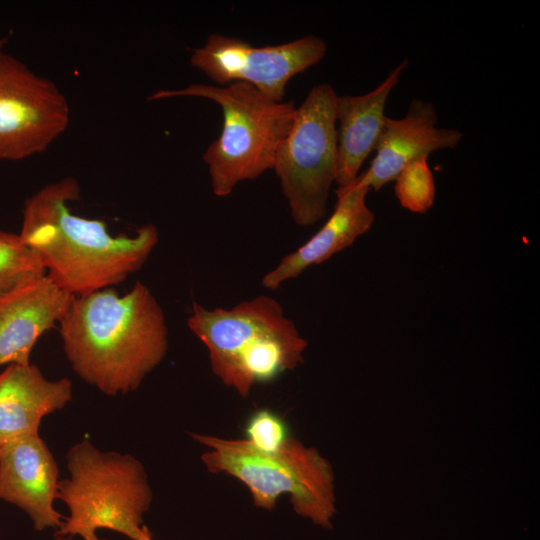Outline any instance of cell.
I'll return each mask as SVG.
<instances>
[{"label": "cell", "instance_id": "1", "mask_svg": "<svg viewBox=\"0 0 540 540\" xmlns=\"http://www.w3.org/2000/svg\"><path fill=\"white\" fill-rule=\"evenodd\" d=\"M58 324L73 371L109 396L135 391L168 351L163 309L140 281L123 296L106 288L74 297Z\"/></svg>", "mask_w": 540, "mask_h": 540}, {"label": "cell", "instance_id": "2", "mask_svg": "<svg viewBox=\"0 0 540 540\" xmlns=\"http://www.w3.org/2000/svg\"><path fill=\"white\" fill-rule=\"evenodd\" d=\"M79 198L74 178L44 186L26 200L19 234L39 255L46 276L75 297L126 280L141 269L159 240L152 224L133 236L111 235L105 222L71 212L69 203Z\"/></svg>", "mask_w": 540, "mask_h": 540}, {"label": "cell", "instance_id": "3", "mask_svg": "<svg viewBox=\"0 0 540 540\" xmlns=\"http://www.w3.org/2000/svg\"><path fill=\"white\" fill-rule=\"evenodd\" d=\"M187 326L207 348L214 375L242 397L303 361L308 342L274 298L208 309L193 302Z\"/></svg>", "mask_w": 540, "mask_h": 540}, {"label": "cell", "instance_id": "4", "mask_svg": "<svg viewBox=\"0 0 540 540\" xmlns=\"http://www.w3.org/2000/svg\"><path fill=\"white\" fill-rule=\"evenodd\" d=\"M190 435L207 448L201 456L207 470L241 481L254 506L272 510L282 495H288L296 514L321 528L332 527L336 514L334 471L316 448L291 436L279 450L265 452L245 438Z\"/></svg>", "mask_w": 540, "mask_h": 540}, {"label": "cell", "instance_id": "5", "mask_svg": "<svg viewBox=\"0 0 540 540\" xmlns=\"http://www.w3.org/2000/svg\"><path fill=\"white\" fill-rule=\"evenodd\" d=\"M69 478L59 481L57 499L69 510L55 536L106 540L97 530L108 529L131 540L144 532V515L153 493L141 461L131 454L102 451L88 438L66 454Z\"/></svg>", "mask_w": 540, "mask_h": 540}, {"label": "cell", "instance_id": "6", "mask_svg": "<svg viewBox=\"0 0 540 540\" xmlns=\"http://www.w3.org/2000/svg\"><path fill=\"white\" fill-rule=\"evenodd\" d=\"M176 96L209 99L222 110L221 134L203 155L216 196H228L238 183L273 169L277 149L294 121L293 101H274L245 82L191 84L180 90L156 91L149 100Z\"/></svg>", "mask_w": 540, "mask_h": 540}, {"label": "cell", "instance_id": "7", "mask_svg": "<svg viewBox=\"0 0 540 540\" xmlns=\"http://www.w3.org/2000/svg\"><path fill=\"white\" fill-rule=\"evenodd\" d=\"M337 97L330 84L315 85L277 149L273 169L299 226L315 224L327 211L337 169Z\"/></svg>", "mask_w": 540, "mask_h": 540}, {"label": "cell", "instance_id": "8", "mask_svg": "<svg viewBox=\"0 0 540 540\" xmlns=\"http://www.w3.org/2000/svg\"><path fill=\"white\" fill-rule=\"evenodd\" d=\"M68 123V102L56 85L0 50V160L43 152Z\"/></svg>", "mask_w": 540, "mask_h": 540}, {"label": "cell", "instance_id": "9", "mask_svg": "<svg viewBox=\"0 0 540 540\" xmlns=\"http://www.w3.org/2000/svg\"><path fill=\"white\" fill-rule=\"evenodd\" d=\"M326 50L325 41L314 35L279 45L254 47L238 38L211 34L203 46L193 51L190 62L218 86L245 82L266 97L281 102L289 80L320 62Z\"/></svg>", "mask_w": 540, "mask_h": 540}, {"label": "cell", "instance_id": "10", "mask_svg": "<svg viewBox=\"0 0 540 540\" xmlns=\"http://www.w3.org/2000/svg\"><path fill=\"white\" fill-rule=\"evenodd\" d=\"M59 481L57 462L39 433L0 447V500L23 510L37 531L58 529L64 519L54 508Z\"/></svg>", "mask_w": 540, "mask_h": 540}, {"label": "cell", "instance_id": "11", "mask_svg": "<svg viewBox=\"0 0 540 540\" xmlns=\"http://www.w3.org/2000/svg\"><path fill=\"white\" fill-rule=\"evenodd\" d=\"M437 120L434 105L420 99L411 101L404 117H386L376 155L369 168L358 175L357 183L378 191L394 181L409 162L437 150L455 149L463 134L457 129L436 127Z\"/></svg>", "mask_w": 540, "mask_h": 540}, {"label": "cell", "instance_id": "12", "mask_svg": "<svg viewBox=\"0 0 540 540\" xmlns=\"http://www.w3.org/2000/svg\"><path fill=\"white\" fill-rule=\"evenodd\" d=\"M370 190L356 179L335 190L337 202L325 224L303 245L284 256L279 264L264 275L263 287L271 290L298 277L305 269L320 264L351 246L372 226L375 216L366 204Z\"/></svg>", "mask_w": 540, "mask_h": 540}, {"label": "cell", "instance_id": "13", "mask_svg": "<svg viewBox=\"0 0 540 540\" xmlns=\"http://www.w3.org/2000/svg\"><path fill=\"white\" fill-rule=\"evenodd\" d=\"M74 297L45 276L0 302V366L30 364L34 345L59 323Z\"/></svg>", "mask_w": 540, "mask_h": 540}, {"label": "cell", "instance_id": "14", "mask_svg": "<svg viewBox=\"0 0 540 540\" xmlns=\"http://www.w3.org/2000/svg\"><path fill=\"white\" fill-rule=\"evenodd\" d=\"M72 399L68 378L48 380L33 364H10L0 373V447L38 433L42 419Z\"/></svg>", "mask_w": 540, "mask_h": 540}, {"label": "cell", "instance_id": "15", "mask_svg": "<svg viewBox=\"0 0 540 540\" xmlns=\"http://www.w3.org/2000/svg\"><path fill=\"white\" fill-rule=\"evenodd\" d=\"M408 60L394 68L372 91L359 96H338L336 100L337 169L335 182L347 186L357 177L360 167L375 150L381 136L389 94L399 82Z\"/></svg>", "mask_w": 540, "mask_h": 540}, {"label": "cell", "instance_id": "16", "mask_svg": "<svg viewBox=\"0 0 540 540\" xmlns=\"http://www.w3.org/2000/svg\"><path fill=\"white\" fill-rule=\"evenodd\" d=\"M45 276L37 252L19 234L0 230V302Z\"/></svg>", "mask_w": 540, "mask_h": 540}, {"label": "cell", "instance_id": "17", "mask_svg": "<svg viewBox=\"0 0 540 540\" xmlns=\"http://www.w3.org/2000/svg\"><path fill=\"white\" fill-rule=\"evenodd\" d=\"M427 159L421 157L409 162L394 180L400 205L413 213L424 214L434 204L435 182Z\"/></svg>", "mask_w": 540, "mask_h": 540}, {"label": "cell", "instance_id": "18", "mask_svg": "<svg viewBox=\"0 0 540 540\" xmlns=\"http://www.w3.org/2000/svg\"><path fill=\"white\" fill-rule=\"evenodd\" d=\"M245 435L250 444L265 452L279 450L290 437L283 418L268 408H261L249 417Z\"/></svg>", "mask_w": 540, "mask_h": 540}, {"label": "cell", "instance_id": "19", "mask_svg": "<svg viewBox=\"0 0 540 540\" xmlns=\"http://www.w3.org/2000/svg\"><path fill=\"white\" fill-rule=\"evenodd\" d=\"M152 535L150 533V531L148 530V528L145 526L144 528V532L141 536V538L139 540H152Z\"/></svg>", "mask_w": 540, "mask_h": 540}, {"label": "cell", "instance_id": "20", "mask_svg": "<svg viewBox=\"0 0 540 540\" xmlns=\"http://www.w3.org/2000/svg\"><path fill=\"white\" fill-rule=\"evenodd\" d=\"M55 540H72L70 536H55Z\"/></svg>", "mask_w": 540, "mask_h": 540}, {"label": "cell", "instance_id": "21", "mask_svg": "<svg viewBox=\"0 0 540 540\" xmlns=\"http://www.w3.org/2000/svg\"><path fill=\"white\" fill-rule=\"evenodd\" d=\"M2 46H3V41L0 40V50H1Z\"/></svg>", "mask_w": 540, "mask_h": 540}, {"label": "cell", "instance_id": "22", "mask_svg": "<svg viewBox=\"0 0 540 540\" xmlns=\"http://www.w3.org/2000/svg\"><path fill=\"white\" fill-rule=\"evenodd\" d=\"M153 540V539H152Z\"/></svg>", "mask_w": 540, "mask_h": 540}]
</instances>
